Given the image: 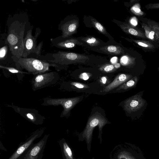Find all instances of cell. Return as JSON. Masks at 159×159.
<instances>
[{
	"label": "cell",
	"mask_w": 159,
	"mask_h": 159,
	"mask_svg": "<svg viewBox=\"0 0 159 159\" xmlns=\"http://www.w3.org/2000/svg\"><path fill=\"white\" fill-rule=\"evenodd\" d=\"M61 36L50 39L52 45L59 48L66 49L71 48L77 45H82L83 44L75 39H66Z\"/></svg>",
	"instance_id": "7c38bea8"
},
{
	"label": "cell",
	"mask_w": 159,
	"mask_h": 159,
	"mask_svg": "<svg viewBox=\"0 0 159 159\" xmlns=\"http://www.w3.org/2000/svg\"><path fill=\"white\" fill-rule=\"evenodd\" d=\"M140 20L144 21L152 29L156 35L157 43L159 44V23L153 20L146 18H139Z\"/></svg>",
	"instance_id": "ffe728a7"
},
{
	"label": "cell",
	"mask_w": 159,
	"mask_h": 159,
	"mask_svg": "<svg viewBox=\"0 0 159 159\" xmlns=\"http://www.w3.org/2000/svg\"><path fill=\"white\" fill-rule=\"evenodd\" d=\"M26 24L25 21L15 19L11 21L8 27L7 44L11 54L16 59L22 57Z\"/></svg>",
	"instance_id": "6da1fadb"
},
{
	"label": "cell",
	"mask_w": 159,
	"mask_h": 159,
	"mask_svg": "<svg viewBox=\"0 0 159 159\" xmlns=\"http://www.w3.org/2000/svg\"><path fill=\"white\" fill-rule=\"evenodd\" d=\"M80 98L77 97L68 98H46L44 99L42 105L45 106H62L64 110L61 116H66L80 100Z\"/></svg>",
	"instance_id": "8992f818"
},
{
	"label": "cell",
	"mask_w": 159,
	"mask_h": 159,
	"mask_svg": "<svg viewBox=\"0 0 159 159\" xmlns=\"http://www.w3.org/2000/svg\"><path fill=\"white\" fill-rule=\"evenodd\" d=\"M43 131V129L35 131L25 141L19 144L18 148L8 159H18L34 144L35 140L41 136Z\"/></svg>",
	"instance_id": "ba28073f"
},
{
	"label": "cell",
	"mask_w": 159,
	"mask_h": 159,
	"mask_svg": "<svg viewBox=\"0 0 159 159\" xmlns=\"http://www.w3.org/2000/svg\"><path fill=\"white\" fill-rule=\"evenodd\" d=\"M91 75L87 73L84 72L80 74L79 75V78L84 80H86L89 79Z\"/></svg>",
	"instance_id": "f546056e"
},
{
	"label": "cell",
	"mask_w": 159,
	"mask_h": 159,
	"mask_svg": "<svg viewBox=\"0 0 159 159\" xmlns=\"http://www.w3.org/2000/svg\"><path fill=\"white\" fill-rule=\"evenodd\" d=\"M8 45H6L0 49V59L2 60L6 57L8 51Z\"/></svg>",
	"instance_id": "484cf974"
},
{
	"label": "cell",
	"mask_w": 159,
	"mask_h": 159,
	"mask_svg": "<svg viewBox=\"0 0 159 159\" xmlns=\"http://www.w3.org/2000/svg\"><path fill=\"white\" fill-rule=\"evenodd\" d=\"M117 57H114L111 60V61L112 63L114 64L117 62Z\"/></svg>",
	"instance_id": "d6a6232c"
},
{
	"label": "cell",
	"mask_w": 159,
	"mask_h": 159,
	"mask_svg": "<svg viewBox=\"0 0 159 159\" xmlns=\"http://www.w3.org/2000/svg\"><path fill=\"white\" fill-rule=\"evenodd\" d=\"M91 20L93 25L100 32L105 35L107 34L106 29L100 23L93 18H91Z\"/></svg>",
	"instance_id": "7402d4cb"
},
{
	"label": "cell",
	"mask_w": 159,
	"mask_h": 159,
	"mask_svg": "<svg viewBox=\"0 0 159 159\" xmlns=\"http://www.w3.org/2000/svg\"><path fill=\"white\" fill-rule=\"evenodd\" d=\"M120 26L124 32L129 34L140 38L147 39L144 32L138 28L126 23H123Z\"/></svg>",
	"instance_id": "9a60e30c"
},
{
	"label": "cell",
	"mask_w": 159,
	"mask_h": 159,
	"mask_svg": "<svg viewBox=\"0 0 159 159\" xmlns=\"http://www.w3.org/2000/svg\"><path fill=\"white\" fill-rule=\"evenodd\" d=\"M102 52L111 54L120 55L124 54L123 48L118 46L108 45L100 48Z\"/></svg>",
	"instance_id": "ac0fdd59"
},
{
	"label": "cell",
	"mask_w": 159,
	"mask_h": 159,
	"mask_svg": "<svg viewBox=\"0 0 159 159\" xmlns=\"http://www.w3.org/2000/svg\"><path fill=\"white\" fill-rule=\"evenodd\" d=\"M52 60L46 61L56 65H69L77 62L84 63L89 60V57L86 55L74 52L58 51L51 54Z\"/></svg>",
	"instance_id": "3957f363"
},
{
	"label": "cell",
	"mask_w": 159,
	"mask_h": 159,
	"mask_svg": "<svg viewBox=\"0 0 159 159\" xmlns=\"http://www.w3.org/2000/svg\"><path fill=\"white\" fill-rule=\"evenodd\" d=\"M57 75V73L55 72L38 74L33 81V88L36 90L47 85L52 80L54 81L55 78Z\"/></svg>",
	"instance_id": "4fadbf2b"
},
{
	"label": "cell",
	"mask_w": 159,
	"mask_h": 159,
	"mask_svg": "<svg viewBox=\"0 0 159 159\" xmlns=\"http://www.w3.org/2000/svg\"><path fill=\"white\" fill-rule=\"evenodd\" d=\"M101 81L103 84H105L107 81V78L104 76L102 77L101 78Z\"/></svg>",
	"instance_id": "836d02e7"
},
{
	"label": "cell",
	"mask_w": 159,
	"mask_h": 159,
	"mask_svg": "<svg viewBox=\"0 0 159 159\" xmlns=\"http://www.w3.org/2000/svg\"><path fill=\"white\" fill-rule=\"evenodd\" d=\"M27 117L30 119V120H34V117L30 113H28L27 114Z\"/></svg>",
	"instance_id": "1f68e13d"
},
{
	"label": "cell",
	"mask_w": 159,
	"mask_h": 159,
	"mask_svg": "<svg viewBox=\"0 0 159 159\" xmlns=\"http://www.w3.org/2000/svg\"><path fill=\"white\" fill-rule=\"evenodd\" d=\"M145 7L147 10L159 9V3H149L146 5Z\"/></svg>",
	"instance_id": "83f0119b"
},
{
	"label": "cell",
	"mask_w": 159,
	"mask_h": 159,
	"mask_svg": "<svg viewBox=\"0 0 159 159\" xmlns=\"http://www.w3.org/2000/svg\"><path fill=\"white\" fill-rule=\"evenodd\" d=\"M59 143L63 159H74L71 150L65 140L62 139Z\"/></svg>",
	"instance_id": "2e32d148"
},
{
	"label": "cell",
	"mask_w": 159,
	"mask_h": 159,
	"mask_svg": "<svg viewBox=\"0 0 159 159\" xmlns=\"http://www.w3.org/2000/svg\"><path fill=\"white\" fill-rule=\"evenodd\" d=\"M78 25V21L76 19L61 21L58 25V29L62 33L61 36L67 38L75 33Z\"/></svg>",
	"instance_id": "8fae6325"
},
{
	"label": "cell",
	"mask_w": 159,
	"mask_h": 159,
	"mask_svg": "<svg viewBox=\"0 0 159 159\" xmlns=\"http://www.w3.org/2000/svg\"><path fill=\"white\" fill-rule=\"evenodd\" d=\"M158 71L159 72V67L158 68Z\"/></svg>",
	"instance_id": "d590c367"
},
{
	"label": "cell",
	"mask_w": 159,
	"mask_h": 159,
	"mask_svg": "<svg viewBox=\"0 0 159 159\" xmlns=\"http://www.w3.org/2000/svg\"><path fill=\"white\" fill-rule=\"evenodd\" d=\"M131 11L134 14L138 16L144 15V13L141 9L140 4L139 2L135 3L131 8Z\"/></svg>",
	"instance_id": "603a6c76"
},
{
	"label": "cell",
	"mask_w": 159,
	"mask_h": 159,
	"mask_svg": "<svg viewBox=\"0 0 159 159\" xmlns=\"http://www.w3.org/2000/svg\"><path fill=\"white\" fill-rule=\"evenodd\" d=\"M138 80V77L137 76H135L121 85L116 89V90H127L132 89L136 86Z\"/></svg>",
	"instance_id": "44dd1931"
},
{
	"label": "cell",
	"mask_w": 159,
	"mask_h": 159,
	"mask_svg": "<svg viewBox=\"0 0 159 159\" xmlns=\"http://www.w3.org/2000/svg\"><path fill=\"white\" fill-rule=\"evenodd\" d=\"M132 78V76L130 75L125 74H120L116 77L112 82L104 88L103 92H109L120 86Z\"/></svg>",
	"instance_id": "5bb4252c"
},
{
	"label": "cell",
	"mask_w": 159,
	"mask_h": 159,
	"mask_svg": "<svg viewBox=\"0 0 159 159\" xmlns=\"http://www.w3.org/2000/svg\"><path fill=\"white\" fill-rule=\"evenodd\" d=\"M0 67L1 68H3V69H4L7 70L9 71L10 72L12 73H21V74H30L28 72L22 71L20 70L17 69H15V68H13V67H7L3 66H2V65L0 66Z\"/></svg>",
	"instance_id": "cb8c5ba5"
},
{
	"label": "cell",
	"mask_w": 159,
	"mask_h": 159,
	"mask_svg": "<svg viewBox=\"0 0 159 159\" xmlns=\"http://www.w3.org/2000/svg\"><path fill=\"white\" fill-rule=\"evenodd\" d=\"M145 103V100L139 93L125 100L124 107L127 112L130 113L140 110L144 107Z\"/></svg>",
	"instance_id": "30bf717a"
},
{
	"label": "cell",
	"mask_w": 159,
	"mask_h": 159,
	"mask_svg": "<svg viewBox=\"0 0 159 159\" xmlns=\"http://www.w3.org/2000/svg\"><path fill=\"white\" fill-rule=\"evenodd\" d=\"M84 40L88 44L92 46L98 45L99 43L98 41L94 37L87 38Z\"/></svg>",
	"instance_id": "d4e9b609"
},
{
	"label": "cell",
	"mask_w": 159,
	"mask_h": 159,
	"mask_svg": "<svg viewBox=\"0 0 159 159\" xmlns=\"http://www.w3.org/2000/svg\"><path fill=\"white\" fill-rule=\"evenodd\" d=\"M127 39L145 49L154 50L157 47L156 45L158 43L150 41L143 40H136L132 39Z\"/></svg>",
	"instance_id": "e0dca14e"
},
{
	"label": "cell",
	"mask_w": 159,
	"mask_h": 159,
	"mask_svg": "<svg viewBox=\"0 0 159 159\" xmlns=\"http://www.w3.org/2000/svg\"><path fill=\"white\" fill-rule=\"evenodd\" d=\"M118 159H146L139 148L134 144H125L119 153Z\"/></svg>",
	"instance_id": "9c48e42d"
},
{
	"label": "cell",
	"mask_w": 159,
	"mask_h": 159,
	"mask_svg": "<svg viewBox=\"0 0 159 159\" xmlns=\"http://www.w3.org/2000/svg\"><path fill=\"white\" fill-rule=\"evenodd\" d=\"M114 66L116 68H118L120 67V64L119 63H116L115 65Z\"/></svg>",
	"instance_id": "e575fe53"
},
{
	"label": "cell",
	"mask_w": 159,
	"mask_h": 159,
	"mask_svg": "<svg viewBox=\"0 0 159 159\" xmlns=\"http://www.w3.org/2000/svg\"><path fill=\"white\" fill-rule=\"evenodd\" d=\"M33 26L27 31L24 39V49L22 57L26 58L31 53H35L39 55L43 46V42H41L37 45V39L40 33V29H36L35 34H32Z\"/></svg>",
	"instance_id": "277c9868"
},
{
	"label": "cell",
	"mask_w": 159,
	"mask_h": 159,
	"mask_svg": "<svg viewBox=\"0 0 159 159\" xmlns=\"http://www.w3.org/2000/svg\"><path fill=\"white\" fill-rule=\"evenodd\" d=\"M107 122V120L104 117L98 115H93L89 118L82 134L83 137L86 138L88 144L91 141L93 129L98 125L100 133L102 131V127Z\"/></svg>",
	"instance_id": "52a82bcc"
},
{
	"label": "cell",
	"mask_w": 159,
	"mask_h": 159,
	"mask_svg": "<svg viewBox=\"0 0 159 159\" xmlns=\"http://www.w3.org/2000/svg\"><path fill=\"white\" fill-rule=\"evenodd\" d=\"M115 70L114 66L112 65L108 64L102 67L100 70L103 72L109 73L112 72Z\"/></svg>",
	"instance_id": "4316f807"
},
{
	"label": "cell",
	"mask_w": 159,
	"mask_h": 159,
	"mask_svg": "<svg viewBox=\"0 0 159 159\" xmlns=\"http://www.w3.org/2000/svg\"><path fill=\"white\" fill-rule=\"evenodd\" d=\"M49 135H45L38 142L34 144L18 159H42Z\"/></svg>",
	"instance_id": "5b68a950"
},
{
	"label": "cell",
	"mask_w": 159,
	"mask_h": 159,
	"mask_svg": "<svg viewBox=\"0 0 159 159\" xmlns=\"http://www.w3.org/2000/svg\"><path fill=\"white\" fill-rule=\"evenodd\" d=\"M130 23L133 25H136L137 24V21L135 17L132 18L130 20Z\"/></svg>",
	"instance_id": "4dcf8cb0"
},
{
	"label": "cell",
	"mask_w": 159,
	"mask_h": 159,
	"mask_svg": "<svg viewBox=\"0 0 159 159\" xmlns=\"http://www.w3.org/2000/svg\"><path fill=\"white\" fill-rule=\"evenodd\" d=\"M16 65L20 68L25 69L30 74H42L48 71L50 66H57L54 64L49 63L46 61L36 58H22L16 59Z\"/></svg>",
	"instance_id": "7a4b0ae2"
},
{
	"label": "cell",
	"mask_w": 159,
	"mask_h": 159,
	"mask_svg": "<svg viewBox=\"0 0 159 159\" xmlns=\"http://www.w3.org/2000/svg\"><path fill=\"white\" fill-rule=\"evenodd\" d=\"M70 84L79 89H82L89 88L88 85L77 82H72L70 83Z\"/></svg>",
	"instance_id": "f1b7e54d"
},
{
	"label": "cell",
	"mask_w": 159,
	"mask_h": 159,
	"mask_svg": "<svg viewBox=\"0 0 159 159\" xmlns=\"http://www.w3.org/2000/svg\"><path fill=\"white\" fill-rule=\"evenodd\" d=\"M141 26L144 30L147 39L151 42L158 43L156 35L152 29L144 23L141 24Z\"/></svg>",
	"instance_id": "d6986e66"
}]
</instances>
